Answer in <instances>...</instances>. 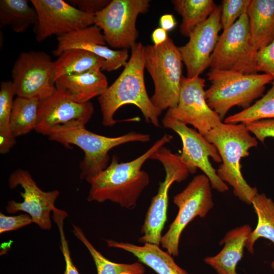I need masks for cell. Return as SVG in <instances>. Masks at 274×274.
Returning a JSON list of instances; mask_svg holds the SVG:
<instances>
[{"label": "cell", "instance_id": "7a4b0ae2", "mask_svg": "<svg viewBox=\"0 0 274 274\" xmlns=\"http://www.w3.org/2000/svg\"><path fill=\"white\" fill-rule=\"evenodd\" d=\"M144 46L140 42L131 49L128 62L116 80L98 96L104 126H112L118 121L114 114L122 106L133 105L142 112L145 121L160 126V114L147 94L144 79Z\"/></svg>", "mask_w": 274, "mask_h": 274}, {"label": "cell", "instance_id": "836d02e7", "mask_svg": "<svg viewBox=\"0 0 274 274\" xmlns=\"http://www.w3.org/2000/svg\"><path fill=\"white\" fill-rule=\"evenodd\" d=\"M245 124L250 133L262 143L266 138H274V119H264Z\"/></svg>", "mask_w": 274, "mask_h": 274}, {"label": "cell", "instance_id": "9a60e30c", "mask_svg": "<svg viewBox=\"0 0 274 274\" xmlns=\"http://www.w3.org/2000/svg\"><path fill=\"white\" fill-rule=\"evenodd\" d=\"M9 186L12 189L20 186L24 191L20 192L23 201H9L6 207L7 212L9 214L24 212L31 217L33 223L41 229H50V213L56 208L55 202L59 195V191H43L28 171L20 168L10 175Z\"/></svg>", "mask_w": 274, "mask_h": 274}, {"label": "cell", "instance_id": "2e32d148", "mask_svg": "<svg viewBox=\"0 0 274 274\" xmlns=\"http://www.w3.org/2000/svg\"><path fill=\"white\" fill-rule=\"evenodd\" d=\"M221 24V6H218L203 22L190 33L188 42L178 47L187 77H199L210 65V58L217 44Z\"/></svg>", "mask_w": 274, "mask_h": 274}, {"label": "cell", "instance_id": "603a6c76", "mask_svg": "<svg viewBox=\"0 0 274 274\" xmlns=\"http://www.w3.org/2000/svg\"><path fill=\"white\" fill-rule=\"evenodd\" d=\"M105 61L88 51L72 49L65 51L54 61L55 81L70 75L84 73L95 69H102Z\"/></svg>", "mask_w": 274, "mask_h": 274}, {"label": "cell", "instance_id": "52a82bcc", "mask_svg": "<svg viewBox=\"0 0 274 274\" xmlns=\"http://www.w3.org/2000/svg\"><path fill=\"white\" fill-rule=\"evenodd\" d=\"M151 159L159 161L164 167L165 176L160 182L157 194L152 198L141 229L142 236L139 241L160 245L162 232L167 220L168 192L175 182L185 180L190 174L181 161L179 155L174 154L163 146L157 151Z\"/></svg>", "mask_w": 274, "mask_h": 274}, {"label": "cell", "instance_id": "f1b7e54d", "mask_svg": "<svg viewBox=\"0 0 274 274\" xmlns=\"http://www.w3.org/2000/svg\"><path fill=\"white\" fill-rule=\"evenodd\" d=\"M40 100L17 96L13 102L11 125L16 138L35 129L38 120Z\"/></svg>", "mask_w": 274, "mask_h": 274}, {"label": "cell", "instance_id": "cb8c5ba5", "mask_svg": "<svg viewBox=\"0 0 274 274\" xmlns=\"http://www.w3.org/2000/svg\"><path fill=\"white\" fill-rule=\"evenodd\" d=\"M257 216L255 229L249 234L245 243V248L251 253L254 252L256 241L263 237L274 244V201L262 193H257L252 202Z\"/></svg>", "mask_w": 274, "mask_h": 274}, {"label": "cell", "instance_id": "ac0fdd59", "mask_svg": "<svg viewBox=\"0 0 274 274\" xmlns=\"http://www.w3.org/2000/svg\"><path fill=\"white\" fill-rule=\"evenodd\" d=\"M57 47L52 51L54 55L59 56L65 51L72 49L85 50L105 60L101 70H116L125 66L129 59L127 49L114 50L105 46L103 33L95 25L57 36Z\"/></svg>", "mask_w": 274, "mask_h": 274}, {"label": "cell", "instance_id": "8d00e7d4", "mask_svg": "<svg viewBox=\"0 0 274 274\" xmlns=\"http://www.w3.org/2000/svg\"><path fill=\"white\" fill-rule=\"evenodd\" d=\"M177 22L172 14H166L162 15L159 19L161 28L166 31H170L176 26Z\"/></svg>", "mask_w": 274, "mask_h": 274}, {"label": "cell", "instance_id": "74e56055", "mask_svg": "<svg viewBox=\"0 0 274 274\" xmlns=\"http://www.w3.org/2000/svg\"><path fill=\"white\" fill-rule=\"evenodd\" d=\"M154 46H159L164 43L168 38L167 31L161 27L154 30L151 36Z\"/></svg>", "mask_w": 274, "mask_h": 274}, {"label": "cell", "instance_id": "9c48e42d", "mask_svg": "<svg viewBox=\"0 0 274 274\" xmlns=\"http://www.w3.org/2000/svg\"><path fill=\"white\" fill-rule=\"evenodd\" d=\"M178 213L160 245L173 256L179 255L181 234L186 226L195 217H204L214 206L212 186L204 174L195 176L186 188L174 197Z\"/></svg>", "mask_w": 274, "mask_h": 274}, {"label": "cell", "instance_id": "d590c367", "mask_svg": "<svg viewBox=\"0 0 274 274\" xmlns=\"http://www.w3.org/2000/svg\"><path fill=\"white\" fill-rule=\"evenodd\" d=\"M72 5L80 11L88 14L95 15L110 3L109 0H71Z\"/></svg>", "mask_w": 274, "mask_h": 274}, {"label": "cell", "instance_id": "484cf974", "mask_svg": "<svg viewBox=\"0 0 274 274\" xmlns=\"http://www.w3.org/2000/svg\"><path fill=\"white\" fill-rule=\"evenodd\" d=\"M38 22L37 13L26 0H1V26H10L17 33Z\"/></svg>", "mask_w": 274, "mask_h": 274}, {"label": "cell", "instance_id": "5b68a950", "mask_svg": "<svg viewBox=\"0 0 274 274\" xmlns=\"http://www.w3.org/2000/svg\"><path fill=\"white\" fill-rule=\"evenodd\" d=\"M207 77L211 84L205 90L207 102L222 121L234 106L243 110L250 107L262 95L266 85L273 81L268 74H245L231 71L211 70Z\"/></svg>", "mask_w": 274, "mask_h": 274}, {"label": "cell", "instance_id": "4dcf8cb0", "mask_svg": "<svg viewBox=\"0 0 274 274\" xmlns=\"http://www.w3.org/2000/svg\"><path fill=\"white\" fill-rule=\"evenodd\" d=\"M251 0H223L221 6V24L223 31L247 14Z\"/></svg>", "mask_w": 274, "mask_h": 274}, {"label": "cell", "instance_id": "ffe728a7", "mask_svg": "<svg viewBox=\"0 0 274 274\" xmlns=\"http://www.w3.org/2000/svg\"><path fill=\"white\" fill-rule=\"evenodd\" d=\"M108 247L124 250L132 254L138 261L157 274H189L179 266L173 256L162 250L159 245L145 243L139 246L127 242L106 240Z\"/></svg>", "mask_w": 274, "mask_h": 274}, {"label": "cell", "instance_id": "3957f363", "mask_svg": "<svg viewBox=\"0 0 274 274\" xmlns=\"http://www.w3.org/2000/svg\"><path fill=\"white\" fill-rule=\"evenodd\" d=\"M217 148L222 163L216 170L219 178L233 188V193L242 201L251 204L258 193L256 187L249 185L241 172L242 158L249 155L250 149L258 145L244 123L223 122L205 136Z\"/></svg>", "mask_w": 274, "mask_h": 274}, {"label": "cell", "instance_id": "d4e9b609", "mask_svg": "<svg viewBox=\"0 0 274 274\" xmlns=\"http://www.w3.org/2000/svg\"><path fill=\"white\" fill-rule=\"evenodd\" d=\"M172 3L182 18L180 31L187 37L196 26L205 21L218 6L213 0H173Z\"/></svg>", "mask_w": 274, "mask_h": 274}, {"label": "cell", "instance_id": "8fae6325", "mask_svg": "<svg viewBox=\"0 0 274 274\" xmlns=\"http://www.w3.org/2000/svg\"><path fill=\"white\" fill-rule=\"evenodd\" d=\"M12 77L17 96L41 100L56 89L54 61L44 51L20 54L14 62Z\"/></svg>", "mask_w": 274, "mask_h": 274}, {"label": "cell", "instance_id": "ba28073f", "mask_svg": "<svg viewBox=\"0 0 274 274\" xmlns=\"http://www.w3.org/2000/svg\"><path fill=\"white\" fill-rule=\"evenodd\" d=\"M257 52L252 43L249 19L245 14L219 36L209 67L211 70L257 74Z\"/></svg>", "mask_w": 274, "mask_h": 274}, {"label": "cell", "instance_id": "4316f807", "mask_svg": "<svg viewBox=\"0 0 274 274\" xmlns=\"http://www.w3.org/2000/svg\"><path fill=\"white\" fill-rule=\"evenodd\" d=\"M73 232L88 250L93 258L97 274H144V265L140 262L132 263H118L112 262L98 252L85 235L82 230L73 225Z\"/></svg>", "mask_w": 274, "mask_h": 274}, {"label": "cell", "instance_id": "f546056e", "mask_svg": "<svg viewBox=\"0 0 274 274\" xmlns=\"http://www.w3.org/2000/svg\"><path fill=\"white\" fill-rule=\"evenodd\" d=\"M274 119V82L269 90L246 109L225 118L224 123L247 124L264 119Z\"/></svg>", "mask_w": 274, "mask_h": 274}, {"label": "cell", "instance_id": "e0dca14e", "mask_svg": "<svg viewBox=\"0 0 274 274\" xmlns=\"http://www.w3.org/2000/svg\"><path fill=\"white\" fill-rule=\"evenodd\" d=\"M94 113L90 101L79 103L72 100L63 90L56 89L47 98L40 100L35 130L48 135L55 127L74 121L86 125Z\"/></svg>", "mask_w": 274, "mask_h": 274}, {"label": "cell", "instance_id": "d6986e66", "mask_svg": "<svg viewBox=\"0 0 274 274\" xmlns=\"http://www.w3.org/2000/svg\"><path fill=\"white\" fill-rule=\"evenodd\" d=\"M251 231L248 224L229 230L220 242L224 244L223 249L217 255L205 258L204 262L218 274H238L236 265L243 256L246 241Z\"/></svg>", "mask_w": 274, "mask_h": 274}, {"label": "cell", "instance_id": "5bb4252c", "mask_svg": "<svg viewBox=\"0 0 274 274\" xmlns=\"http://www.w3.org/2000/svg\"><path fill=\"white\" fill-rule=\"evenodd\" d=\"M30 3L38 15L33 29L38 42L94 25V15L85 13L63 0H31Z\"/></svg>", "mask_w": 274, "mask_h": 274}, {"label": "cell", "instance_id": "7c38bea8", "mask_svg": "<svg viewBox=\"0 0 274 274\" xmlns=\"http://www.w3.org/2000/svg\"><path fill=\"white\" fill-rule=\"evenodd\" d=\"M162 124L164 127L173 130L181 138L182 150L179 157L190 174L195 173L198 168L208 177L212 188L219 192L227 191L228 187L219 178L209 160L211 157L215 162H221L216 147L195 129L166 115L162 119Z\"/></svg>", "mask_w": 274, "mask_h": 274}, {"label": "cell", "instance_id": "e575fe53", "mask_svg": "<svg viewBox=\"0 0 274 274\" xmlns=\"http://www.w3.org/2000/svg\"><path fill=\"white\" fill-rule=\"evenodd\" d=\"M33 221L27 214L8 216L0 213V233L16 230L28 225Z\"/></svg>", "mask_w": 274, "mask_h": 274}, {"label": "cell", "instance_id": "8992f818", "mask_svg": "<svg viewBox=\"0 0 274 274\" xmlns=\"http://www.w3.org/2000/svg\"><path fill=\"white\" fill-rule=\"evenodd\" d=\"M143 53L145 68L154 85L151 100L161 114L178 105L183 62L179 47L169 37L160 45L144 46Z\"/></svg>", "mask_w": 274, "mask_h": 274}, {"label": "cell", "instance_id": "7402d4cb", "mask_svg": "<svg viewBox=\"0 0 274 274\" xmlns=\"http://www.w3.org/2000/svg\"><path fill=\"white\" fill-rule=\"evenodd\" d=\"M247 14L252 43L258 51L274 41V0H251Z\"/></svg>", "mask_w": 274, "mask_h": 274}, {"label": "cell", "instance_id": "277c9868", "mask_svg": "<svg viewBox=\"0 0 274 274\" xmlns=\"http://www.w3.org/2000/svg\"><path fill=\"white\" fill-rule=\"evenodd\" d=\"M49 139L66 148L76 145L84 153L79 167L80 177L88 183L91 180L109 165V153L113 148L130 142H148L150 135L147 133L130 131L123 135L110 137L96 134L87 129L85 125L74 121L54 127L48 134Z\"/></svg>", "mask_w": 274, "mask_h": 274}, {"label": "cell", "instance_id": "44dd1931", "mask_svg": "<svg viewBox=\"0 0 274 274\" xmlns=\"http://www.w3.org/2000/svg\"><path fill=\"white\" fill-rule=\"evenodd\" d=\"M101 70L95 69L82 74L60 77L55 81L56 88L64 90L76 102L90 101L108 87L107 79Z\"/></svg>", "mask_w": 274, "mask_h": 274}, {"label": "cell", "instance_id": "d6a6232c", "mask_svg": "<svg viewBox=\"0 0 274 274\" xmlns=\"http://www.w3.org/2000/svg\"><path fill=\"white\" fill-rule=\"evenodd\" d=\"M257 71L270 75L274 82V41L257 52Z\"/></svg>", "mask_w": 274, "mask_h": 274}, {"label": "cell", "instance_id": "83f0119b", "mask_svg": "<svg viewBox=\"0 0 274 274\" xmlns=\"http://www.w3.org/2000/svg\"><path fill=\"white\" fill-rule=\"evenodd\" d=\"M16 95L12 81H3L0 87V153H7L15 145L16 137L11 125V117Z\"/></svg>", "mask_w": 274, "mask_h": 274}, {"label": "cell", "instance_id": "4fadbf2b", "mask_svg": "<svg viewBox=\"0 0 274 274\" xmlns=\"http://www.w3.org/2000/svg\"><path fill=\"white\" fill-rule=\"evenodd\" d=\"M205 80L199 77L183 76L178 105L167 110L166 115L193 126L204 137L223 122L208 105L205 94Z\"/></svg>", "mask_w": 274, "mask_h": 274}, {"label": "cell", "instance_id": "6da1fadb", "mask_svg": "<svg viewBox=\"0 0 274 274\" xmlns=\"http://www.w3.org/2000/svg\"><path fill=\"white\" fill-rule=\"evenodd\" d=\"M172 139V135L165 134L143 154L128 162H119L113 155L108 167L89 182L88 201L101 203L109 200L122 208L133 209L150 182L148 173L142 169L143 164Z\"/></svg>", "mask_w": 274, "mask_h": 274}, {"label": "cell", "instance_id": "f35d334b", "mask_svg": "<svg viewBox=\"0 0 274 274\" xmlns=\"http://www.w3.org/2000/svg\"><path fill=\"white\" fill-rule=\"evenodd\" d=\"M271 266L272 268H274V260L272 261L271 263Z\"/></svg>", "mask_w": 274, "mask_h": 274}, {"label": "cell", "instance_id": "30bf717a", "mask_svg": "<svg viewBox=\"0 0 274 274\" xmlns=\"http://www.w3.org/2000/svg\"><path fill=\"white\" fill-rule=\"evenodd\" d=\"M149 7L148 0H112L94 15V25L102 30L105 41L110 47L132 49L139 36L138 17Z\"/></svg>", "mask_w": 274, "mask_h": 274}, {"label": "cell", "instance_id": "1f68e13d", "mask_svg": "<svg viewBox=\"0 0 274 274\" xmlns=\"http://www.w3.org/2000/svg\"><path fill=\"white\" fill-rule=\"evenodd\" d=\"M53 212V219L57 225L59 234L60 248L62 253L65 261V270L63 274H80L77 268L73 262L68 248V242L65 236L63 229V222L67 216V213L63 210L55 208Z\"/></svg>", "mask_w": 274, "mask_h": 274}]
</instances>
